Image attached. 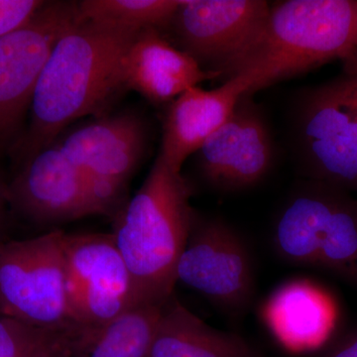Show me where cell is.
Returning a JSON list of instances; mask_svg holds the SVG:
<instances>
[{
    "instance_id": "3",
    "label": "cell",
    "mask_w": 357,
    "mask_h": 357,
    "mask_svg": "<svg viewBox=\"0 0 357 357\" xmlns=\"http://www.w3.org/2000/svg\"><path fill=\"white\" fill-rule=\"evenodd\" d=\"M357 74V4L351 0H288L275 4L257 41L231 77L248 79V95L333 60Z\"/></svg>"
},
{
    "instance_id": "13",
    "label": "cell",
    "mask_w": 357,
    "mask_h": 357,
    "mask_svg": "<svg viewBox=\"0 0 357 357\" xmlns=\"http://www.w3.org/2000/svg\"><path fill=\"white\" fill-rule=\"evenodd\" d=\"M7 195L21 215L39 225L100 215L83 174L56 143L23 163Z\"/></svg>"
},
{
    "instance_id": "11",
    "label": "cell",
    "mask_w": 357,
    "mask_h": 357,
    "mask_svg": "<svg viewBox=\"0 0 357 357\" xmlns=\"http://www.w3.org/2000/svg\"><path fill=\"white\" fill-rule=\"evenodd\" d=\"M81 20L77 2H46L27 24L0 38V147L10 140L30 109L58 40Z\"/></svg>"
},
{
    "instance_id": "9",
    "label": "cell",
    "mask_w": 357,
    "mask_h": 357,
    "mask_svg": "<svg viewBox=\"0 0 357 357\" xmlns=\"http://www.w3.org/2000/svg\"><path fill=\"white\" fill-rule=\"evenodd\" d=\"M64 252L70 312L81 333L143 304L114 234H65Z\"/></svg>"
},
{
    "instance_id": "18",
    "label": "cell",
    "mask_w": 357,
    "mask_h": 357,
    "mask_svg": "<svg viewBox=\"0 0 357 357\" xmlns=\"http://www.w3.org/2000/svg\"><path fill=\"white\" fill-rule=\"evenodd\" d=\"M163 305L141 304L74 340L70 357H149Z\"/></svg>"
},
{
    "instance_id": "4",
    "label": "cell",
    "mask_w": 357,
    "mask_h": 357,
    "mask_svg": "<svg viewBox=\"0 0 357 357\" xmlns=\"http://www.w3.org/2000/svg\"><path fill=\"white\" fill-rule=\"evenodd\" d=\"M277 253L318 268L357 289V199L317 181L296 188L275 223Z\"/></svg>"
},
{
    "instance_id": "14",
    "label": "cell",
    "mask_w": 357,
    "mask_h": 357,
    "mask_svg": "<svg viewBox=\"0 0 357 357\" xmlns=\"http://www.w3.org/2000/svg\"><path fill=\"white\" fill-rule=\"evenodd\" d=\"M249 89L248 79L237 76L213 89H187L167 107L159 154L173 169L182 171L185 160L229 119Z\"/></svg>"
},
{
    "instance_id": "12",
    "label": "cell",
    "mask_w": 357,
    "mask_h": 357,
    "mask_svg": "<svg viewBox=\"0 0 357 357\" xmlns=\"http://www.w3.org/2000/svg\"><path fill=\"white\" fill-rule=\"evenodd\" d=\"M195 155L199 176L215 191H243L266 177L274 163L273 137L252 95L241 96L229 119Z\"/></svg>"
},
{
    "instance_id": "15",
    "label": "cell",
    "mask_w": 357,
    "mask_h": 357,
    "mask_svg": "<svg viewBox=\"0 0 357 357\" xmlns=\"http://www.w3.org/2000/svg\"><path fill=\"white\" fill-rule=\"evenodd\" d=\"M121 76L124 89H132L154 105H167L187 89L218 77L155 28L141 30L129 44L122 59Z\"/></svg>"
},
{
    "instance_id": "20",
    "label": "cell",
    "mask_w": 357,
    "mask_h": 357,
    "mask_svg": "<svg viewBox=\"0 0 357 357\" xmlns=\"http://www.w3.org/2000/svg\"><path fill=\"white\" fill-rule=\"evenodd\" d=\"M77 333L49 330L0 316V357H51L72 352Z\"/></svg>"
},
{
    "instance_id": "19",
    "label": "cell",
    "mask_w": 357,
    "mask_h": 357,
    "mask_svg": "<svg viewBox=\"0 0 357 357\" xmlns=\"http://www.w3.org/2000/svg\"><path fill=\"white\" fill-rule=\"evenodd\" d=\"M180 0H84L77 2L84 20L141 30L155 28L164 32L177 10Z\"/></svg>"
},
{
    "instance_id": "17",
    "label": "cell",
    "mask_w": 357,
    "mask_h": 357,
    "mask_svg": "<svg viewBox=\"0 0 357 357\" xmlns=\"http://www.w3.org/2000/svg\"><path fill=\"white\" fill-rule=\"evenodd\" d=\"M149 357H261L236 333L204 323L171 296L164 303Z\"/></svg>"
},
{
    "instance_id": "25",
    "label": "cell",
    "mask_w": 357,
    "mask_h": 357,
    "mask_svg": "<svg viewBox=\"0 0 357 357\" xmlns=\"http://www.w3.org/2000/svg\"><path fill=\"white\" fill-rule=\"evenodd\" d=\"M347 77H349V76H347ZM354 77V79H356V82H357V77Z\"/></svg>"
},
{
    "instance_id": "10",
    "label": "cell",
    "mask_w": 357,
    "mask_h": 357,
    "mask_svg": "<svg viewBox=\"0 0 357 357\" xmlns=\"http://www.w3.org/2000/svg\"><path fill=\"white\" fill-rule=\"evenodd\" d=\"M176 280L230 316L244 314L255 292L252 259L243 237L222 220L198 213Z\"/></svg>"
},
{
    "instance_id": "8",
    "label": "cell",
    "mask_w": 357,
    "mask_h": 357,
    "mask_svg": "<svg viewBox=\"0 0 357 357\" xmlns=\"http://www.w3.org/2000/svg\"><path fill=\"white\" fill-rule=\"evenodd\" d=\"M270 9L264 0H180L166 30L177 48L227 81L259 38Z\"/></svg>"
},
{
    "instance_id": "24",
    "label": "cell",
    "mask_w": 357,
    "mask_h": 357,
    "mask_svg": "<svg viewBox=\"0 0 357 357\" xmlns=\"http://www.w3.org/2000/svg\"><path fill=\"white\" fill-rule=\"evenodd\" d=\"M70 354H72V352H70V351L63 352V354H56V356H53L51 357H70Z\"/></svg>"
},
{
    "instance_id": "7",
    "label": "cell",
    "mask_w": 357,
    "mask_h": 357,
    "mask_svg": "<svg viewBox=\"0 0 357 357\" xmlns=\"http://www.w3.org/2000/svg\"><path fill=\"white\" fill-rule=\"evenodd\" d=\"M54 143L83 174L98 213L114 220L128 202L129 181L146 150L142 116L133 110L98 116Z\"/></svg>"
},
{
    "instance_id": "5",
    "label": "cell",
    "mask_w": 357,
    "mask_h": 357,
    "mask_svg": "<svg viewBox=\"0 0 357 357\" xmlns=\"http://www.w3.org/2000/svg\"><path fill=\"white\" fill-rule=\"evenodd\" d=\"M294 149L307 180L357 192V82L345 76L306 91L293 122Z\"/></svg>"
},
{
    "instance_id": "22",
    "label": "cell",
    "mask_w": 357,
    "mask_h": 357,
    "mask_svg": "<svg viewBox=\"0 0 357 357\" xmlns=\"http://www.w3.org/2000/svg\"><path fill=\"white\" fill-rule=\"evenodd\" d=\"M321 357H357V328L338 337Z\"/></svg>"
},
{
    "instance_id": "1",
    "label": "cell",
    "mask_w": 357,
    "mask_h": 357,
    "mask_svg": "<svg viewBox=\"0 0 357 357\" xmlns=\"http://www.w3.org/2000/svg\"><path fill=\"white\" fill-rule=\"evenodd\" d=\"M138 32L82 18L58 40L33 95L20 147L23 163L53 144L72 122L105 112L126 91L122 59Z\"/></svg>"
},
{
    "instance_id": "16",
    "label": "cell",
    "mask_w": 357,
    "mask_h": 357,
    "mask_svg": "<svg viewBox=\"0 0 357 357\" xmlns=\"http://www.w3.org/2000/svg\"><path fill=\"white\" fill-rule=\"evenodd\" d=\"M337 307L328 293L310 282L282 286L268 302L266 319L284 347L306 351L325 344L335 330Z\"/></svg>"
},
{
    "instance_id": "21",
    "label": "cell",
    "mask_w": 357,
    "mask_h": 357,
    "mask_svg": "<svg viewBox=\"0 0 357 357\" xmlns=\"http://www.w3.org/2000/svg\"><path fill=\"white\" fill-rule=\"evenodd\" d=\"M46 1L0 0V38L27 24Z\"/></svg>"
},
{
    "instance_id": "6",
    "label": "cell",
    "mask_w": 357,
    "mask_h": 357,
    "mask_svg": "<svg viewBox=\"0 0 357 357\" xmlns=\"http://www.w3.org/2000/svg\"><path fill=\"white\" fill-rule=\"evenodd\" d=\"M62 230L0 243V316L79 333L72 319Z\"/></svg>"
},
{
    "instance_id": "23",
    "label": "cell",
    "mask_w": 357,
    "mask_h": 357,
    "mask_svg": "<svg viewBox=\"0 0 357 357\" xmlns=\"http://www.w3.org/2000/svg\"><path fill=\"white\" fill-rule=\"evenodd\" d=\"M8 203V195H7V187L2 183L0 178V234H1L2 225L4 222V213H6V204ZM1 243V241H0Z\"/></svg>"
},
{
    "instance_id": "26",
    "label": "cell",
    "mask_w": 357,
    "mask_h": 357,
    "mask_svg": "<svg viewBox=\"0 0 357 357\" xmlns=\"http://www.w3.org/2000/svg\"><path fill=\"white\" fill-rule=\"evenodd\" d=\"M356 4H357V1H356Z\"/></svg>"
},
{
    "instance_id": "2",
    "label": "cell",
    "mask_w": 357,
    "mask_h": 357,
    "mask_svg": "<svg viewBox=\"0 0 357 357\" xmlns=\"http://www.w3.org/2000/svg\"><path fill=\"white\" fill-rule=\"evenodd\" d=\"M182 171L158 155L144 183L115 217V243L143 304L163 305L174 294L176 269L197 213Z\"/></svg>"
}]
</instances>
